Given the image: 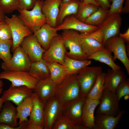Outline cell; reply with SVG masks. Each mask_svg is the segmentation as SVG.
Here are the masks:
<instances>
[{
  "label": "cell",
  "mask_w": 129,
  "mask_h": 129,
  "mask_svg": "<svg viewBox=\"0 0 129 129\" xmlns=\"http://www.w3.org/2000/svg\"><path fill=\"white\" fill-rule=\"evenodd\" d=\"M100 100L86 98L82 109V121L86 129H94L95 126L94 113Z\"/></svg>",
  "instance_id": "ffe728a7"
},
{
  "label": "cell",
  "mask_w": 129,
  "mask_h": 129,
  "mask_svg": "<svg viewBox=\"0 0 129 129\" xmlns=\"http://www.w3.org/2000/svg\"><path fill=\"white\" fill-rule=\"evenodd\" d=\"M12 44V39L0 42V59L3 62H7L11 57L10 50Z\"/></svg>",
  "instance_id": "d590c367"
},
{
  "label": "cell",
  "mask_w": 129,
  "mask_h": 129,
  "mask_svg": "<svg viewBox=\"0 0 129 129\" xmlns=\"http://www.w3.org/2000/svg\"><path fill=\"white\" fill-rule=\"evenodd\" d=\"M2 88L0 87V96L1 94L2 93V91L3 90ZM0 112L1 111V108H2V104L1 102L0 101Z\"/></svg>",
  "instance_id": "f907efd6"
},
{
  "label": "cell",
  "mask_w": 129,
  "mask_h": 129,
  "mask_svg": "<svg viewBox=\"0 0 129 129\" xmlns=\"http://www.w3.org/2000/svg\"><path fill=\"white\" fill-rule=\"evenodd\" d=\"M81 2L80 0H69L65 2H62L56 20V26L61 24L67 16L76 14Z\"/></svg>",
  "instance_id": "d4e9b609"
},
{
  "label": "cell",
  "mask_w": 129,
  "mask_h": 129,
  "mask_svg": "<svg viewBox=\"0 0 129 129\" xmlns=\"http://www.w3.org/2000/svg\"><path fill=\"white\" fill-rule=\"evenodd\" d=\"M63 104L54 96L46 102L43 110V129H51L62 114Z\"/></svg>",
  "instance_id": "ba28073f"
},
{
  "label": "cell",
  "mask_w": 129,
  "mask_h": 129,
  "mask_svg": "<svg viewBox=\"0 0 129 129\" xmlns=\"http://www.w3.org/2000/svg\"><path fill=\"white\" fill-rule=\"evenodd\" d=\"M126 78L124 72L120 69H108L104 77V89L116 93L120 84Z\"/></svg>",
  "instance_id": "603a6c76"
},
{
  "label": "cell",
  "mask_w": 129,
  "mask_h": 129,
  "mask_svg": "<svg viewBox=\"0 0 129 129\" xmlns=\"http://www.w3.org/2000/svg\"><path fill=\"white\" fill-rule=\"evenodd\" d=\"M55 27H51L46 23L39 29L35 31L33 34L38 42L45 50L48 48L50 43L54 37L59 34Z\"/></svg>",
  "instance_id": "7402d4cb"
},
{
  "label": "cell",
  "mask_w": 129,
  "mask_h": 129,
  "mask_svg": "<svg viewBox=\"0 0 129 129\" xmlns=\"http://www.w3.org/2000/svg\"><path fill=\"white\" fill-rule=\"evenodd\" d=\"M20 45L28 56L32 62L39 61L45 50L33 34L25 37Z\"/></svg>",
  "instance_id": "9a60e30c"
},
{
  "label": "cell",
  "mask_w": 129,
  "mask_h": 129,
  "mask_svg": "<svg viewBox=\"0 0 129 129\" xmlns=\"http://www.w3.org/2000/svg\"><path fill=\"white\" fill-rule=\"evenodd\" d=\"M12 39L11 30L5 23L0 29V42L7 40Z\"/></svg>",
  "instance_id": "ab89813d"
},
{
  "label": "cell",
  "mask_w": 129,
  "mask_h": 129,
  "mask_svg": "<svg viewBox=\"0 0 129 129\" xmlns=\"http://www.w3.org/2000/svg\"><path fill=\"white\" fill-rule=\"evenodd\" d=\"M0 129H16L7 124L0 123Z\"/></svg>",
  "instance_id": "7dc6e473"
},
{
  "label": "cell",
  "mask_w": 129,
  "mask_h": 129,
  "mask_svg": "<svg viewBox=\"0 0 129 129\" xmlns=\"http://www.w3.org/2000/svg\"><path fill=\"white\" fill-rule=\"evenodd\" d=\"M124 7H122L121 12L128 13L129 12V0H125Z\"/></svg>",
  "instance_id": "bcb514c9"
},
{
  "label": "cell",
  "mask_w": 129,
  "mask_h": 129,
  "mask_svg": "<svg viewBox=\"0 0 129 129\" xmlns=\"http://www.w3.org/2000/svg\"><path fill=\"white\" fill-rule=\"evenodd\" d=\"M119 102L116 93L104 90L98 105L97 114L116 116L120 111Z\"/></svg>",
  "instance_id": "8fae6325"
},
{
  "label": "cell",
  "mask_w": 129,
  "mask_h": 129,
  "mask_svg": "<svg viewBox=\"0 0 129 129\" xmlns=\"http://www.w3.org/2000/svg\"><path fill=\"white\" fill-rule=\"evenodd\" d=\"M69 0H62V2H64L68 1ZM81 1H82V0H80Z\"/></svg>",
  "instance_id": "11a10c76"
},
{
  "label": "cell",
  "mask_w": 129,
  "mask_h": 129,
  "mask_svg": "<svg viewBox=\"0 0 129 129\" xmlns=\"http://www.w3.org/2000/svg\"><path fill=\"white\" fill-rule=\"evenodd\" d=\"M98 6L92 4H86L81 1L78 12L75 15L76 17L82 22L86 20L98 9Z\"/></svg>",
  "instance_id": "d6a6232c"
},
{
  "label": "cell",
  "mask_w": 129,
  "mask_h": 129,
  "mask_svg": "<svg viewBox=\"0 0 129 129\" xmlns=\"http://www.w3.org/2000/svg\"><path fill=\"white\" fill-rule=\"evenodd\" d=\"M56 85L50 77L39 81L33 89V93L45 102L54 95Z\"/></svg>",
  "instance_id": "ac0fdd59"
},
{
  "label": "cell",
  "mask_w": 129,
  "mask_h": 129,
  "mask_svg": "<svg viewBox=\"0 0 129 129\" xmlns=\"http://www.w3.org/2000/svg\"><path fill=\"white\" fill-rule=\"evenodd\" d=\"M124 111H120L117 115L97 114L95 116L94 129H114L118 124Z\"/></svg>",
  "instance_id": "44dd1931"
},
{
  "label": "cell",
  "mask_w": 129,
  "mask_h": 129,
  "mask_svg": "<svg viewBox=\"0 0 129 129\" xmlns=\"http://www.w3.org/2000/svg\"><path fill=\"white\" fill-rule=\"evenodd\" d=\"M3 86V82L2 81L0 80V87L2 88Z\"/></svg>",
  "instance_id": "db71d44e"
},
{
  "label": "cell",
  "mask_w": 129,
  "mask_h": 129,
  "mask_svg": "<svg viewBox=\"0 0 129 129\" xmlns=\"http://www.w3.org/2000/svg\"><path fill=\"white\" fill-rule=\"evenodd\" d=\"M33 105L30 118L27 122L28 124H33L43 127V112L46 102L41 101L33 93L32 94Z\"/></svg>",
  "instance_id": "cb8c5ba5"
},
{
  "label": "cell",
  "mask_w": 129,
  "mask_h": 129,
  "mask_svg": "<svg viewBox=\"0 0 129 129\" xmlns=\"http://www.w3.org/2000/svg\"><path fill=\"white\" fill-rule=\"evenodd\" d=\"M83 2L86 4H92L98 6L99 5L96 2L95 0H82Z\"/></svg>",
  "instance_id": "c3c4849f"
},
{
  "label": "cell",
  "mask_w": 129,
  "mask_h": 129,
  "mask_svg": "<svg viewBox=\"0 0 129 129\" xmlns=\"http://www.w3.org/2000/svg\"><path fill=\"white\" fill-rule=\"evenodd\" d=\"M105 74V73L102 72L99 75L93 86L86 96V98L100 100L104 89Z\"/></svg>",
  "instance_id": "1f68e13d"
},
{
  "label": "cell",
  "mask_w": 129,
  "mask_h": 129,
  "mask_svg": "<svg viewBox=\"0 0 129 129\" xmlns=\"http://www.w3.org/2000/svg\"><path fill=\"white\" fill-rule=\"evenodd\" d=\"M112 52L105 47L99 50L87 57L88 59H93L104 63L112 69H121L120 67L115 64L114 61Z\"/></svg>",
  "instance_id": "4316f807"
},
{
  "label": "cell",
  "mask_w": 129,
  "mask_h": 129,
  "mask_svg": "<svg viewBox=\"0 0 129 129\" xmlns=\"http://www.w3.org/2000/svg\"><path fill=\"white\" fill-rule=\"evenodd\" d=\"M4 20L9 27L12 34L13 51L21 44L26 37L32 34L33 33L24 23L19 16L12 15L11 17L5 16Z\"/></svg>",
  "instance_id": "277c9868"
},
{
  "label": "cell",
  "mask_w": 129,
  "mask_h": 129,
  "mask_svg": "<svg viewBox=\"0 0 129 129\" xmlns=\"http://www.w3.org/2000/svg\"><path fill=\"white\" fill-rule=\"evenodd\" d=\"M109 10L99 7L98 9L86 20L87 24L98 26L101 24L108 16Z\"/></svg>",
  "instance_id": "836d02e7"
},
{
  "label": "cell",
  "mask_w": 129,
  "mask_h": 129,
  "mask_svg": "<svg viewBox=\"0 0 129 129\" xmlns=\"http://www.w3.org/2000/svg\"><path fill=\"white\" fill-rule=\"evenodd\" d=\"M32 63L28 56L20 45L13 51V55L10 60L2 63L1 67L5 71L28 72Z\"/></svg>",
  "instance_id": "8992f818"
},
{
  "label": "cell",
  "mask_w": 129,
  "mask_h": 129,
  "mask_svg": "<svg viewBox=\"0 0 129 129\" xmlns=\"http://www.w3.org/2000/svg\"><path fill=\"white\" fill-rule=\"evenodd\" d=\"M62 0H44L42 6V11L44 15L47 24L51 27H56V20L60 5Z\"/></svg>",
  "instance_id": "d6986e66"
},
{
  "label": "cell",
  "mask_w": 129,
  "mask_h": 129,
  "mask_svg": "<svg viewBox=\"0 0 129 129\" xmlns=\"http://www.w3.org/2000/svg\"><path fill=\"white\" fill-rule=\"evenodd\" d=\"M77 74L67 75L56 86L54 96L63 104L80 96V88L77 78Z\"/></svg>",
  "instance_id": "6da1fadb"
},
{
  "label": "cell",
  "mask_w": 129,
  "mask_h": 129,
  "mask_svg": "<svg viewBox=\"0 0 129 129\" xmlns=\"http://www.w3.org/2000/svg\"><path fill=\"white\" fill-rule=\"evenodd\" d=\"M19 4V10L32 9L35 5L37 0H18Z\"/></svg>",
  "instance_id": "60d3db41"
},
{
  "label": "cell",
  "mask_w": 129,
  "mask_h": 129,
  "mask_svg": "<svg viewBox=\"0 0 129 129\" xmlns=\"http://www.w3.org/2000/svg\"><path fill=\"white\" fill-rule=\"evenodd\" d=\"M119 35L123 39L125 42L129 43V28H128L124 33L123 34L119 33Z\"/></svg>",
  "instance_id": "ee69618b"
},
{
  "label": "cell",
  "mask_w": 129,
  "mask_h": 129,
  "mask_svg": "<svg viewBox=\"0 0 129 129\" xmlns=\"http://www.w3.org/2000/svg\"><path fill=\"white\" fill-rule=\"evenodd\" d=\"M66 51L61 35H59L52 39L42 59L45 61L55 62L63 65Z\"/></svg>",
  "instance_id": "52a82bcc"
},
{
  "label": "cell",
  "mask_w": 129,
  "mask_h": 129,
  "mask_svg": "<svg viewBox=\"0 0 129 129\" xmlns=\"http://www.w3.org/2000/svg\"><path fill=\"white\" fill-rule=\"evenodd\" d=\"M120 14L116 13L108 15L103 22L98 26L103 35L104 46L108 39L120 33L122 21Z\"/></svg>",
  "instance_id": "7c38bea8"
},
{
  "label": "cell",
  "mask_w": 129,
  "mask_h": 129,
  "mask_svg": "<svg viewBox=\"0 0 129 129\" xmlns=\"http://www.w3.org/2000/svg\"><path fill=\"white\" fill-rule=\"evenodd\" d=\"M86 99V97L80 95L77 98L63 104L62 110L63 114L67 116L76 124L84 127L81 118Z\"/></svg>",
  "instance_id": "4fadbf2b"
},
{
  "label": "cell",
  "mask_w": 129,
  "mask_h": 129,
  "mask_svg": "<svg viewBox=\"0 0 129 129\" xmlns=\"http://www.w3.org/2000/svg\"><path fill=\"white\" fill-rule=\"evenodd\" d=\"M33 89L25 86H14L11 84L7 90H4L0 97L3 104L9 101L18 106L26 98L31 96L33 93Z\"/></svg>",
  "instance_id": "5bb4252c"
},
{
  "label": "cell",
  "mask_w": 129,
  "mask_h": 129,
  "mask_svg": "<svg viewBox=\"0 0 129 129\" xmlns=\"http://www.w3.org/2000/svg\"><path fill=\"white\" fill-rule=\"evenodd\" d=\"M43 127L39 125L33 124H28L26 122L25 129H43Z\"/></svg>",
  "instance_id": "f6af8a7d"
},
{
  "label": "cell",
  "mask_w": 129,
  "mask_h": 129,
  "mask_svg": "<svg viewBox=\"0 0 129 129\" xmlns=\"http://www.w3.org/2000/svg\"><path fill=\"white\" fill-rule=\"evenodd\" d=\"M42 0H37L32 10H19V16L24 24L33 33L39 29L47 21L41 10Z\"/></svg>",
  "instance_id": "3957f363"
},
{
  "label": "cell",
  "mask_w": 129,
  "mask_h": 129,
  "mask_svg": "<svg viewBox=\"0 0 129 129\" xmlns=\"http://www.w3.org/2000/svg\"><path fill=\"white\" fill-rule=\"evenodd\" d=\"M88 66L80 70L77 76L80 88V95L86 97L93 86L98 76L102 72L101 66Z\"/></svg>",
  "instance_id": "5b68a950"
},
{
  "label": "cell",
  "mask_w": 129,
  "mask_h": 129,
  "mask_svg": "<svg viewBox=\"0 0 129 129\" xmlns=\"http://www.w3.org/2000/svg\"><path fill=\"white\" fill-rule=\"evenodd\" d=\"M5 23V22L4 20H0V29Z\"/></svg>",
  "instance_id": "816d5d0a"
},
{
  "label": "cell",
  "mask_w": 129,
  "mask_h": 129,
  "mask_svg": "<svg viewBox=\"0 0 129 129\" xmlns=\"http://www.w3.org/2000/svg\"><path fill=\"white\" fill-rule=\"evenodd\" d=\"M53 129H86L83 126L79 125L67 116L62 114L54 124Z\"/></svg>",
  "instance_id": "e575fe53"
},
{
  "label": "cell",
  "mask_w": 129,
  "mask_h": 129,
  "mask_svg": "<svg viewBox=\"0 0 129 129\" xmlns=\"http://www.w3.org/2000/svg\"><path fill=\"white\" fill-rule=\"evenodd\" d=\"M82 48L87 57L105 48L103 44L91 37L88 32L80 33Z\"/></svg>",
  "instance_id": "484cf974"
},
{
  "label": "cell",
  "mask_w": 129,
  "mask_h": 129,
  "mask_svg": "<svg viewBox=\"0 0 129 129\" xmlns=\"http://www.w3.org/2000/svg\"><path fill=\"white\" fill-rule=\"evenodd\" d=\"M55 28L58 31L70 29L81 33L92 32L97 29L98 27L82 22L77 19L75 15H72L66 17L62 23Z\"/></svg>",
  "instance_id": "2e32d148"
},
{
  "label": "cell",
  "mask_w": 129,
  "mask_h": 129,
  "mask_svg": "<svg viewBox=\"0 0 129 129\" xmlns=\"http://www.w3.org/2000/svg\"><path fill=\"white\" fill-rule=\"evenodd\" d=\"M7 80L14 86H25L33 89L39 81L28 72L22 71H5L0 73V80Z\"/></svg>",
  "instance_id": "30bf717a"
},
{
  "label": "cell",
  "mask_w": 129,
  "mask_h": 129,
  "mask_svg": "<svg viewBox=\"0 0 129 129\" xmlns=\"http://www.w3.org/2000/svg\"><path fill=\"white\" fill-rule=\"evenodd\" d=\"M4 103L0 112V123L7 124L16 129H24L26 122H22L18 126L16 117L17 113L16 107L10 101H6Z\"/></svg>",
  "instance_id": "e0dca14e"
},
{
  "label": "cell",
  "mask_w": 129,
  "mask_h": 129,
  "mask_svg": "<svg viewBox=\"0 0 129 129\" xmlns=\"http://www.w3.org/2000/svg\"><path fill=\"white\" fill-rule=\"evenodd\" d=\"M0 6L5 13H10L19 9L18 0H0Z\"/></svg>",
  "instance_id": "8d00e7d4"
},
{
  "label": "cell",
  "mask_w": 129,
  "mask_h": 129,
  "mask_svg": "<svg viewBox=\"0 0 129 129\" xmlns=\"http://www.w3.org/2000/svg\"><path fill=\"white\" fill-rule=\"evenodd\" d=\"M125 41L119 35L108 39L104 47L113 53V59L114 61L119 60L123 64L129 75V60L127 55Z\"/></svg>",
  "instance_id": "9c48e42d"
},
{
  "label": "cell",
  "mask_w": 129,
  "mask_h": 129,
  "mask_svg": "<svg viewBox=\"0 0 129 129\" xmlns=\"http://www.w3.org/2000/svg\"><path fill=\"white\" fill-rule=\"evenodd\" d=\"M112 4L109 10L108 15L116 13H120L124 0H108Z\"/></svg>",
  "instance_id": "f35d334b"
},
{
  "label": "cell",
  "mask_w": 129,
  "mask_h": 129,
  "mask_svg": "<svg viewBox=\"0 0 129 129\" xmlns=\"http://www.w3.org/2000/svg\"><path fill=\"white\" fill-rule=\"evenodd\" d=\"M28 72L38 81L44 80L50 76L48 67L42 59L38 62H32Z\"/></svg>",
  "instance_id": "83f0119b"
},
{
  "label": "cell",
  "mask_w": 129,
  "mask_h": 129,
  "mask_svg": "<svg viewBox=\"0 0 129 129\" xmlns=\"http://www.w3.org/2000/svg\"><path fill=\"white\" fill-rule=\"evenodd\" d=\"M119 101L126 95H129V80L126 78L122 81L117 87L116 91Z\"/></svg>",
  "instance_id": "74e56055"
},
{
  "label": "cell",
  "mask_w": 129,
  "mask_h": 129,
  "mask_svg": "<svg viewBox=\"0 0 129 129\" xmlns=\"http://www.w3.org/2000/svg\"><path fill=\"white\" fill-rule=\"evenodd\" d=\"M45 61L49 70L51 79L56 85L59 84L67 75L64 66L55 62Z\"/></svg>",
  "instance_id": "f1b7e54d"
},
{
  "label": "cell",
  "mask_w": 129,
  "mask_h": 129,
  "mask_svg": "<svg viewBox=\"0 0 129 129\" xmlns=\"http://www.w3.org/2000/svg\"><path fill=\"white\" fill-rule=\"evenodd\" d=\"M91 63V61L89 60H78L70 58L65 55L63 65L68 75L77 74L81 69L89 66Z\"/></svg>",
  "instance_id": "f546056e"
},
{
  "label": "cell",
  "mask_w": 129,
  "mask_h": 129,
  "mask_svg": "<svg viewBox=\"0 0 129 129\" xmlns=\"http://www.w3.org/2000/svg\"><path fill=\"white\" fill-rule=\"evenodd\" d=\"M124 99L125 100H128L129 98V95H126L124 96Z\"/></svg>",
  "instance_id": "f5cc1de1"
},
{
  "label": "cell",
  "mask_w": 129,
  "mask_h": 129,
  "mask_svg": "<svg viewBox=\"0 0 129 129\" xmlns=\"http://www.w3.org/2000/svg\"><path fill=\"white\" fill-rule=\"evenodd\" d=\"M5 16V13L0 6V20H4Z\"/></svg>",
  "instance_id": "681fc988"
},
{
  "label": "cell",
  "mask_w": 129,
  "mask_h": 129,
  "mask_svg": "<svg viewBox=\"0 0 129 129\" xmlns=\"http://www.w3.org/2000/svg\"><path fill=\"white\" fill-rule=\"evenodd\" d=\"M33 105L32 94L25 98L16 107V118L19 119L18 125L28 120L27 117L30 116Z\"/></svg>",
  "instance_id": "4dcf8cb0"
},
{
  "label": "cell",
  "mask_w": 129,
  "mask_h": 129,
  "mask_svg": "<svg viewBox=\"0 0 129 129\" xmlns=\"http://www.w3.org/2000/svg\"><path fill=\"white\" fill-rule=\"evenodd\" d=\"M61 35L66 48L69 49L65 55L71 58L80 60H88L81 45L80 33L77 31L70 29L62 30Z\"/></svg>",
  "instance_id": "7a4b0ae2"
},
{
  "label": "cell",
  "mask_w": 129,
  "mask_h": 129,
  "mask_svg": "<svg viewBox=\"0 0 129 129\" xmlns=\"http://www.w3.org/2000/svg\"><path fill=\"white\" fill-rule=\"evenodd\" d=\"M88 32L91 37L103 44V35L101 30L98 28L94 31Z\"/></svg>",
  "instance_id": "b9f144b4"
},
{
  "label": "cell",
  "mask_w": 129,
  "mask_h": 129,
  "mask_svg": "<svg viewBox=\"0 0 129 129\" xmlns=\"http://www.w3.org/2000/svg\"><path fill=\"white\" fill-rule=\"evenodd\" d=\"M96 2L102 8L106 10H109L111 5L108 0H95Z\"/></svg>",
  "instance_id": "7bdbcfd3"
}]
</instances>
